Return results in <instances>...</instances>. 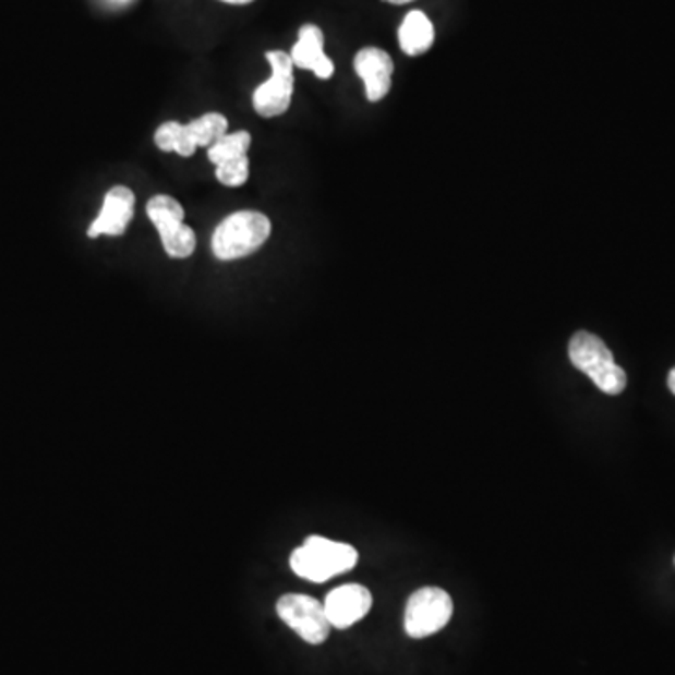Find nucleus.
<instances>
[{
	"instance_id": "obj_1",
	"label": "nucleus",
	"mask_w": 675,
	"mask_h": 675,
	"mask_svg": "<svg viewBox=\"0 0 675 675\" xmlns=\"http://www.w3.org/2000/svg\"><path fill=\"white\" fill-rule=\"evenodd\" d=\"M359 562L353 546L343 542L328 541L325 537H308L301 549L294 550L289 565L294 575L308 582H327L335 576L349 572Z\"/></svg>"
},
{
	"instance_id": "obj_2",
	"label": "nucleus",
	"mask_w": 675,
	"mask_h": 675,
	"mask_svg": "<svg viewBox=\"0 0 675 675\" xmlns=\"http://www.w3.org/2000/svg\"><path fill=\"white\" fill-rule=\"evenodd\" d=\"M273 224L257 210H239L220 221L213 234V254L220 262H234L255 254L268 241Z\"/></svg>"
},
{
	"instance_id": "obj_3",
	"label": "nucleus",
	"mask_w": 675,
	"mask_h": 675,
	"mask_svg": "<svg viewBox=\"0 0 675 675\" xmlns=\"http://www.w3.org/2000/svg\"><path fill=\"white\" fill-rule=\"evenodd\" d=\"M568 357L575 369L588 375L604 395H622L627 387V374L617 366L614 354L599 336L580 330L568 343Z\"/></svg>"
},
{
	"instance_id": "obj_4",
	"label": "nucleus",
	"mask_w": 675,
	"mask_h": 675,
	"mask_svg": "<svg viewBox=\"0 0 675 675\" xmlns=\"http://www.w3.org/2000/svg\"><path fill=\"white\" fill-rule=\"evenodd\" d=\"M228 134V119L220 113H207L188 122L179 124L177 121L164 122L154 132V143L161 153H177L188 158L197 150V147H213L216 141Z\"/></svg>"
},
{
	"instance_id": "obj_5",
	"label": "nucleus",
	"mask_w": 675,
	"mask_h": 675,
	"mask_svg": "<svg viewBox=\"0 0 675 675\" xmlns=\"http://www.w3.org/2000/svg\"><path fill=\"white\" fill-rule=\"evenodd\" d=\"M147 216L171 260H186L194 254L197 239L194 229L184 224V208L179 201L171 195H154L147 203Z\"/></svg>"
},
{
	"instance_id": "obj_6",
	"label": "nucleus",
	"mask_w": 675,
	"mask_h": 675,
	"mask_svg": "<svg viewBox=\"0 0 675 675\" xmlns=\"http://www.w3.org/2000/svg\"><path fill=\"white\" fill-rule=\"evenodd\" d=\"M455 612V604L442 588H422L409 596L403 614V629L411 638H429L447 627Z\"/></svg>"
},
{
	"instance_id": "obj_7",
	"label": "nucleus",
	"mask_w": 675,
	"mask_h": 675,
	"mask_svg": "<svg viewBox=\"0 0 675 675\" xmlns=\"http://www.w3.org/2000/svg\"><path fill=\"white\" fill-rule=\"evenodd\" d=\"M273 75L255 88L252 101L255 113L263 119H275L288 111L293 100L294 75L291 55L286 51H268L265 55Z\"/></svg>"
},
{
	"instance_id": "obj_8",
	"label": "nucleus",
	"mask_w": 675,
	"mask_h": 675,
	"mask_svg": "<svg viewBox=\"0 0 675 675\" xmlns=\"http://www.w3.org/2000/svg\"><path fill=\"white\" fill-rule=\"evenodd\" d=\"M276 612L289 629H293L304 642L312 646L325 642L333 629L325 612V604L314 596L297 595V593L284 595L276 604Z\"/></svg>"
},
{
	"instance_id": "obj_9",
	"label": "nucleus",
	"mask_w": 675,
	"mask_h": 675,
	"mask_svg": "<svg viewBox=\"0 0 675 675\" xmlns=\"http://www.w3.org/2000/svg\"><path fill=\"white\" fill-rule=\"evenodd\" d=\"M135 213V195L130 188L114 186L104 197L100 215L91 224L87 234L98 237H121L126 233L128 224Z\"/></svg>"
},
{
	"instance_id": "obj_10",
	"label": "nucleus",
	"mask_w": 675,
	"mask_h": 675,
	"mask_svg": "<svg viewBox=\"0 0 675 675\" xmlns=\"http://www.w3.org/2000/svg\"><path fill=\"white\" fill-rule=\"evenodd\" d=\"M323 604H325L330 627L349 629L351 625L361 622L362 617L369 614L372 608V593L364 586L348 583V586L333 589Z\"/></svg>"
},
{
	"instance_id": "obj_11",
	"label": "nucleus",
	"mask_w": 675,
	"mask_h": 675,
	"mask_svg": "<svg viewBox=\"0 0 675 675\" xmlns=\"http://www.w3.org/2000/svg\"><path fill=\"white\" fill-rule=\"evenodd\" d=\"M354 72L364 81L366 98L370 101H379L390 93L395 62L387 51L379 47H364L354 55Z\"/></svg>"
},
{
	"instance_id": "obj_12",
	"label": "nucleus",
	"mask_w": 675,
	"mask_h": 675,
	"mask_svg": "<svg viewBox=\"0 0 675 675\" xmlns=\"http://www.w3.org/2000/svg\"><path fill=\"white\" fill-rule=\"evenodd\" d=\"M289 55L294 68L308 70L320 80H330L335 75V62L325 53V34L314 23L299 28V38Z\"/></svg>"
},
{
	"instance_id": "obj_13",
	"label": "nucleus",
	"mask_w": 675,
	"mask_h": 675,
	"mask_svg": "<svg viewBox=\"0 0 675 675\" xmlns=\"http://www.w3.org/2000/svg\"><path fill=\"white\" fill-rule=\"evenodd\" d=\"M435 31L429 15L419 10L409 12L400 28H398V41L400 49L409 57H419L426 53L430 47L434 46Z\"/></svg>"
},
{
	"instance_id": "obj_14",
	"label": "nucleus",
	"mask_w": 675,
	"mask_h": 675,
	"mask_svg": "<svg viewBox=\"0 0 675 675\" xmlns=\"http://www.w3.org/2000/svg\"><path fill=\"white\" fill-rule=\"evenodd\" d=\"M250 145H252V135L248 134L246 130L226 134L221 140L216 141L213 147L207 148L208 160L215 166H220L224 161L237 160V158L248 156Z\"/></svg>"
},
{
	"instance_id": "obj_15",
	"label": "nucleus",
	"mask_w": 675,
	"mask_h": 675,
	"mask_svg": "<svg viewBox=\"0 0 675 675\" xmlns=\"http://www.w3.org/2000/svg\"><path fill=\"white\" fill-rule=\"evenodd\" d=\"M248 174H250L248 156H242V158H237V160L224 161L220 166H216V179L224 186H242V184H246Z\"/></svg>"
},
{
	"instance_id": "obj_16",
	"label": "nucleus",
	"mask_w": 675,
	"mask_h": 675,
	"mask_svg": "<svg viewBox=\"0 0 675 675\" xmlns=\"http://www.w3.org/2000/svg\"><path fill=\"white\" fill-rule=\"evenodd\" d=\"M220 2H226V4H231V7H246V4H252L255 0H220Z\"/></svg>"
},
{
	"instance_id": "obj_17",
	"label": "nucleus",
	"mask_w": 675,
	"mask_h": 675,
	"mask_svg": "<svg viewBox=\"0 0 675 675\" xmlns=\"http://www.w3.org/2000/svg\"><path fill=\"white\" fill-rule=\"evenodd\" d=\"M668 387H670V390H672V393H674V395H675V369L672 370V372H670V375H668Z\"/></svg>"
},
{
	"instance_id": "obj_18",
	"label": "nucleus",
	"mask_w": 675,
	"mask_h": 675,
	"mask_svg": "<svg viewBox=\"0 0 675 675\" xmlns=\"http://www.w3.org/2000/svg\"><path fill=\"white\" fill-rule=\"evenodd\" d=\"M388 4H396V7H401V4H408V2H413V0H385Z\"/></svg>"
}]
</instances>
